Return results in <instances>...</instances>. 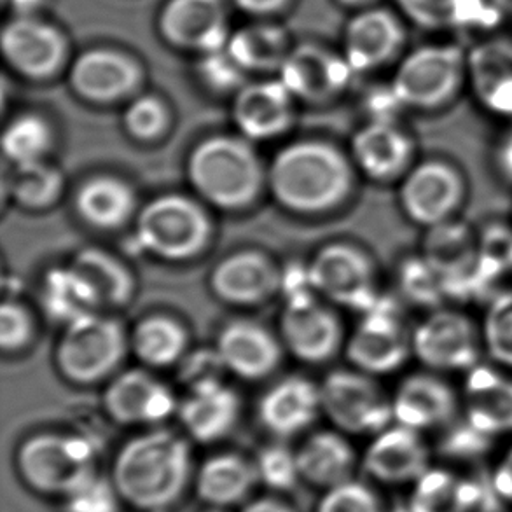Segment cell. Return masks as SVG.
<instances>
[{
    "instance_id": "38",
    "label": "cell",
    "mask_w": 512,
    "mask_h": 512,
    "mask_svg": "<svg viewBox=\"0 0 512 512\" xmlns=\"http://www.w3.org/2000/svg\"><path fill=\"white\" fill-rule=\"evenodd\" d=\"M76 268L97 294L100 308H121L132 301L137 282L125 261L111 252L97 247H86L72 257Z\"/></svg>"
},
{
    "instance_id": "20",
    "label": "cell",
    "mask_w": 512,
    "mask_h": 512,
    "mask_svg": "<svg viewBox=\"0 0 512 512\" xmlns=\"http://www.w3.org/2000/svg\"><path fill=\"white\" fill-rule=\"evenodd\" d=\"M355 76L343 53H336L319 42L296 44L278 72L280 81L294 98L310 105L338 100Z\"/></svg>"
},
{
    "instance_id": "45",
    "label": "cell",
    "mask_w": 512,
    "mask_h": 512,
    "mask_svg": "<svg viewBox=\"0 0 512 512\" xmlns=\"http://www.w3.org/2000/svg\"><path fill=\"white\" fill-rule=\"evenodd\" d=\"M257 479L275 492H291L301 479L298 453L285 444H268L254 460Z\"/></svg>"
},
{
    "instance_id": "53",
    "label": "cell",
    "mask_w": 512,
    "mask_h": 512,
    "mask_svg": "<svg viewBox=\"0 0 512 512\" xmlns=\"http://www.w3.org/2000/svg\"><path fill=\"white\" fill-rule=\"evenodd\" d=\"M294 0H231V4L240 9L252 20H275L292 6Z\"/></svg>"
},
{
    "instance_id": "9",
    "label": "cell",
    "mask_w": 512,
    "mask_h": 512,
    "mask_svg": "<svg viewBox=\"0 0 512 512\" xmlns=\"http://www.w3.org/2000/svg\"><path fill=\"white\" fill-rule=\"evenodd\" d=\"M413 359L434 373L465 374L485 357L481 322L458 305L423 312L411 334Z\"/></svg>"
},
{
    "instance_id": "54",
    "label": "cell",
    "mask_w": 512,
    "mask_h": 512,
    "mask_svg": "<svg viewBox=\"0 0 512 512\" xmlns=\"http://www.w3.org/2000/svg\"><path fill=\"white\" fill-rule=\"evenodd\" d=\"M490 485L499 499L512 506V444L493 465Z\"/></svg>"
},
{
    "instance_id": "41",
    "label": "cell",
    "mask_w": 512,
    "mask_h": 512,
    "mask_svg": "<svg viewBox=\"0 0 512 512\" xmlns=\"http://www.w3.org/2000/svg\"><path fill=\"white\" fill-rule=\"evenodd\" d=\"M9 193L21 208L41 212L60 201L65 193V177L48 160L16 165L9 177Z\"/></svg>"
},
{
    "instance_id": "6",
    "label": "cell",
    "mask_w": 512,
    "mask_h": 512,
    "mask_svg": "<svg viewBox=\"0 0 512 512\" xmlns=\"http://www.w3.org/2000/svg\"><path fill=\"white\" fill-rule=\"evenodd\" d=\"M471 184L464 168L448 156H420L397 184L402 215L422 231L457 221L469 203Z\"/></svg>"
},
{
    "instance_id": "10",
    "label": "cell",
    "mask_w": 512,
    "mask_h": 512,
    "mask_svg": "<svg viewBox=\"0 0 512 512\" xmlns=\"http://www.w3.org/2000/svg\"><path fill=\"white\" fill-rule=\"evenodd\" d=\"M413 327L408 326L401 301L381 294L346 340L350 366L374 378L399 373L413 359Z\"/></svg>"
},
{
    "instance_id": "2",
    "label": "cell",
    "mask_w": 512,
    "mask_h": 512,
    "mask_svg": "<svg viewBox=\"0 0 512 512\" xmlns=\"http://www.w3.org/2000/svg\"><path fill=\"white\" fill-rule=\"evenodd\" d=\"M193 474L186 437L154 427L121 446L112 465V483L121 500L140 512L165 511L182 497Z\"/></svg>"
},
{
    "instance_id": "5",
    "label": "cell",
    "mask_w": 512,
    "mask_h": 512,
    "mask_svg": "<svg viewBox=\"0 0 512 512\" xmlns=\"http://www.w3.org/2000/svg\"><path fill=\"white\" fill-rule=\"evenodd\" d=\"M402 109L439 114L467 90V49L455 42H432L411 49L395 63L390 81Z\"/></svg>"
},
{
    "instance_id": "33",
    "label": "cell",
    "mask_w": 512,
    "mask_h": 512,
    "mask_svg": "<svg viewBox=\"0 0 512 512\" xmlns=\"http://www.w3.org/2000/svg\"><path fill=\"white\" fill-rule=\"evenodd\" d=\"M289 30L275 20H252L229 35L226 49L249 76L280 72L294 49Z\"/></svg>"
},
{
    "instance_id": "31",
    "label": "cell",
    "mask_w": 512,
    "mask_h": 512,
    "mask_svg": "<svg viewBox=\"0 0 512 512\" xmlns=\"http://www.w3.org/2000/svg\"><path fill=\"white\" fill-rule=\"evenodd\" d=\"M402 18L427 32H493L500 16L492 0H394Z\"/></svg>"
},
{
    "instance_id": "42",
    "label": "cell",
    "mask_w": 512,
    "mask_h": 512,
    "mask_svg": "<svg viewBox=\"0 0 512 512\" xmlns=\"http://www.w3.org/2000/svg\"><path fill=\"white\" fill-rule=\"evenodd\" d=\"M485 357L512 373V287L495 292L479 319Z\"/></svg>"
},
{
    "instance_id": "49",
    "label": "cell",
    "mask_w": 512,
    "mask_h": 512,
    "mask_svg": "<svg viewBox=\"0 0 512 512\" xmlns=\"http://www.w3.org/2000/svg\"><path fill=\"white\" fill-rule=\"evenodd\" d=\"M177 367V376L186 385L187 390L224 381V374L228 373L221 353L217 352L215 346L187 352Z\"/></svg>"
},
{
    "instance_id": "48",
    "label": "cell",
    "mask_w": 512,
    "mask_h": 512,
    "mask_svg": "<svg viewBox=\"0 0 512 512\" xmlns=\"http://www.w3.org/2000/svg\"><path fill=\"white\" fill-rule=\"evenodd\" d=\"M315 512H383L380 499L371 486L348 479L326 490Z\"/></svg>"
},
{
    "instance_id": "51",
    "label": "cell",
    "mask_w": 512,
    "mask_h": 512,
    "mask_svg": "<svg viewBox=\"0 0 512 512\" xmlns=\"http://www.w3.org/2000/svg\"><path fill=\"white\" fill-rule=\"evenodd\" d=\"M493 439L483 436L481 432L472 429L469 423L460 416L457 422L451 423L444 429L443 451L448 457L474 458L485 453Z\"/></svg>"
},
{
    "instance_id": "8",
    "label": "cell",
    "mask_w": 512,
    "mask_h": 512,
    "mask_svg": "<svg viewBox=\"0 0 512 512\" xmlns=\"http://www.w3.org/2000/svg\"><path fill=\"white\" fill-rule=\"evenodd\" d=\"M16 467L30 490L65 499L97 476V448L84 436L37 434L20 444Z\"/></svg>"
},
{
    "instance_id": "39",
    "label": "cell",
    "mask_w": 512,
    "mask_h": 512,
    "mask_svg": "<svg viewBox=\"0 0 512 512\" xmlns=\"http://www.w3.org/2000/svg\"><path fill=\"white\" fill-rule=\"evenodd\" d=\"M474 500L476 488L471 481L448 469L430 467L413 485L408 506L413 512H467Z\"/></svg>"
},
{
    "instance_id": "57",
    "label": "cell",
    "mask_w": 512,
    "mask_h": 512,
    "mask_svg": "<svg viewBox=\"0 0 512 512\" xmlns=\"http://www.w3.org/2000/svg\"><path fill=\"white\" fill-rule=\"evenodd\" d=\"M336 4H340L341 7L346 9H353V11H362L367 7L378 6L380 0H334Z\"/></svg>"
},
{
    "instance_id": "50",
    "label": "cell",
    "mask_w": 512,
    "mask_h": 512,
    "mask_svg": "<svg viewBox=\"0 0 512 512\" xmlns=\"http://www.w3.org/2000/svg\"><path fill=\"white\" fill-rule=\"evenodd\" d=\"M121 502L112 479L97 474L65 497V512H119Z\"/></svg>"
},
{
    "instance_id": "34",
    "label": "cell",
    "mask_w": 512,
    "mask_h": 512,
    "mask_svg": "<svg viewBox=\"0 0 512 512\" xmlns=\"http://www.w3.org/2000/svg\"><path fill=\"white\" fill-rule=\"evenodd\" d=\"M296 453L301 479L324 490L352 479L357 465V453L341 430L315 432Z\"/></svg>"
},
{
    "instance_id": "17",
    "label": "cell",
    "mask_w": 512,
    "mask_h": 512,
    "mask_svg": "<svg viewBox=\"0 0 512 512\" xmlns=\"http://www.w3.org/2000/svg\"><path fill=\"white\" fill-rule=\"evenodd\" d=\"M394 423L416 432L444 430L462 415L460 388L448 376L420 367L399 381L392 394Z\"/></svg>"
},
{
    "instance_id": "40",
    "label": "cell",
    "mask_w": 512,
    "mask_h": 512,
    "mask_svg": "<svg viewBox=\"0 0 512 512\" xmlns=\"http://www.w3.org/2000/svg\"><path fill=\"white\" fill-rule=\"evenodd\" d=\"M53 147V125L37 112L16 114L4 128L2 151L13 167L46 161Z\"/></svg>"
},
{
    "instance_id": "27",
    "label": "cell",
    "mask_w": 512,
    "mask_h": 512,
    "mask_svg": "<svg viewBox=\"0 0 512 512\" xmlns=\"http://www.w3.org/2000/svg\"><path fill=\"white\" fill-rule=\"evenodd\" d=\"M282 268L257 250H240L215 264L210 289L215 298L231 306H259L280 294Z\"/></svg>"
},
{
    "instance_id": "29",
    "label": "cell",
    "mask_w": 512,
    "mask_h": 512,
    "mask_svg": "<svg viewBox=\"0 0 512 512\" xmlns=\"http://www.w3.org/2000/svg\"><path fill=\"white\" fill-rule=\"evenodd\" d=\"M228 373L245 381H259L277 371L284 359V343L254 320H233L222 327L215 343Z\"/></svg>"
},
{
    "instance_id": "26",
    "label": "cell",
    "mask_w": 512,
    "mask_h": 512,
    "mask_svg": "<svg viewBox=\"0 0 512 512\" xmlns=\"http://www.w3.org/2000/svg\"><path fill=\"white\" fill-rule=\"evenodd\" d=\"M362 465L381 485H415L432 467V451L422 432L392 423L373 436Z\"/></svg>"
},
{
    "instance_id": "21",
    "label": "cell",
    "mask_w": 512,
    "mask_h": 512,
    "mask_svg": "<svg viewBox=\"0 0 512 512\" xmlns=\"http://www.w3.org/2000/svg\"><path fill=\"white\" fill-rule=\"evenodd\" d=\"M156 28L170 48L196 56L226 48L233 32L224 0H167Z\"/></svg>"
},
{
    "instance_id": "13",
    "label": "cell",
    "mask_w": 512,
    "mask_h": 512,
    "mask_svg": "<svg viewBox=\"0 0 512 512\" xmlns=\"http://www.w3.org/2000/svg\"><path fill=\"white\" fill-rule=\"evenodd\" d=\"M7 67L32 83H46L69 70L70 41L62 28L37 14H14L0 34Z\"/></svg>"
},
{
    "instance_id": "28",
    "label": "cell",
    "mask_w": 512,
    "mask_h": 512,
    "mask_svg": "<svg viewBox=\"0 0 512 512\" xmlns=\"http://www.w3.org/2000/svg\"><path fill=\"white\" fill-rule=\"evenodd\" d=\"M322 413L320 385L305 376H285L261 395L257 416L264 429L277 439L303 434Z\"/></svg>"
},
{
    "instance_id": "4",
    "label": "cell",
    "mask_w": 512,
    "mask_h": 512,
    "mask_svg": "<svg viewBox=\"0 0 512 512\" xmlns=\"http://www.w3.org/2000/svg\"><path fill=\"white\" fill-rule=\"evenodd\" d=\"M214 221L200 198L161 194L147 201L135 219L133 245L167 263L193 261L212 245Z\"/></svg>"
},
{
    "instance_id": "23",
    "label": "cell",
    "mask_w": 512,
    "mask_h": 512,
    "mask_svg": "<svg viewBox=\"0 0 512 512\" xmlns=\"http://www.w3.org/2000/svg\"><path fill=\"white\" fill-rule=\"evenodd\" d=\"M280 340L285 348L305 364H326L346 345L340 315L320 298L285 305L280 319Z\"/></svg>"
},
{
    "instance_id": "25",
    "label": "cell",
    "mask_w": 512,
    "mask_h": 512,
    "mask_svg": "<svg viewBox=\"0 0 512 512\" xmlns=\"http://www.w3.org/2000/svg\"><path fill=\"white\" fill-rule=\"evenodd\" d=\"M462 418L490 439L512 436V373L490 360L464 374Z\"/></svg>"
},
{
    "instance_id": "55",
    "label": "cell",
    "mask_w": 512,
    "mask_h": 512,
    "mask_svg": "<svg viewBox=\"0 0 512 512\" xmlns=\"http://www.w3.org/2000/svg\"><path fill=\"white\" fill-rule=\"evenodd\" d=\"M493 167L500 179L512 186V128L500 137L493 151Z\"/></svg>"
},
{
    "instance_id": "56",
    "label": "cell",
    "mask_w": 512,
    "mask_h": 512,
    "mask_svg": "<svg viewBox=\"0 0 512 512\" xmlns=\"http://www.w3.org/2000/svg\"><path fill=\"white\" fill-rule=\"evenodd\" d=\"M242 512H296L291 506L277 499H257L243 507Z\"/></svg>"
},
{
    "instance_id": "18",
    "label": "cell",
    "mask_w": 512,
    "mask_h": 512,
    "mask_svg": "<svg viewBox=\"0 0 512 512\" xmlns=\"http://www.w3.org/2000/svg\"><path fill=\"white\" fill-rule=\"evenodd\" d=\"M348 154L357 172L378 184H399L420 158L413 133L397 119H369L353 133Z\"/></svg>"
},
{
    "instance_id": "14",
    "label": "cell",
    "mask_w": 512,
    "mask_h": 512,
    "mask_svg": "<svg viewBox=\"0 0 512 512\" xmlns=\"http://www.w3.org/2000/svg\"><path fill=\"white\" fill-rule=\"evenodd\" d=\"M70 90L90 105L126 104L142 93L146 69L137 56L114 46H93L69 65Z\"/></svg>"
},
{
    "instance_id": "59",
    "label": "cell",
    "mask_w": 512,
    "mask_h": 512,
    "mask_svg": "<svg viewBox=\"0 0 512 512\" xmlns=\"http://www.w3.org/2000/svg\"><path fill=\"white\" fill-rule=\"evenodd\" d=\"M203 512H224V509H221V507H212V509H207V511Z\"/></svg>"
},
{
    "instance_id": "44",
    "label": "cell",
    "mask_w": 512,
    "mask_h": 512,
    "mask_svg": "<svg viewBox=\"0 0 512 512\" xmlns=\"http://www.w3.org/2000/svg\"><path fill=\"white\" fill-rule=\"evenodd\" d=\"M173 114L167 100L153 93H139L126 102L123 128L128 137L140 144H153L163 139L172 128Z\"/></svg>"
},
{
    "instance_id": "37",
    "label": "cell",
    "mask_w": 512,
    "mask_h": 512,
    "mask_svg": "<svg viewBox=\"0 0 512 512\" xmlns=\"http://www.w3.org/2000/svg\"><path fill=\"white\" fill-rule=\"evenodd\" d=\"M130 350L147 369L179 366L189 352V333L179 320L165 313H153L133 327Z\"/></svg>"
},
{
    "instance_id": "15",
    "label": "cell",
    "mask_w": 512,
    "mask_h": 512,
    "mask_svg": "<svg viewBox=\"0 0 512 512\" xmlns=\"http://www.w3.org/2000/svg\"><path fill=\"white\" fill-rule=\"evenodd\" d=\"M408 42L406 20L399 11L373 6L355 11L343 30L341 53L353 72L371 74L397 63Z\"/></svg>"
},
{
    "instance_id": "52",
    "label": "cell",
    "mask_w": 512,
    "mask_h": 512,
    "mask_svg": "<svg viewBox=\"0 0 512 512\" xmlns=\"http://www.w3.org/2000/svg\"><path fill=\"white\" fill-rule=\"evenodd\" d=\"M280 296L284 298L285 305H299V303L320 298L319 292L313 285L308 263H291L282 268Z\"/></svg>"
},
{
    "instance_id": "24",
    "label": "cell",
    "mask_w": 512,
    "mask_h": 512,
    "mask_svg": "<svg viewBox=\"0 0 512 512\" xmlns=\"http://www.w3.org/2000/svg\"><path fill=\"white\" fill-rule=\"evenodd\" d=\"M467 90L488 116L512 123L511 35H486L467 49Z\"/></svg>"
},
{
    "instance_id": "43",
    "label": "cell",
    "mask_w": 512,
    "mask_h": 512,
    "mask_svg": "<svg viewBox=\"0 0 512 512\" xmlns=\"http://www.w3.org/2000/svg\"><path fill=\"white\" fill-rule=\"evenodd\" d=\"M397 287L404 303L422 308L423 312L446 305L448 301L441 278L422 252L402 259L397 268Z\"/></svg>"
},
{
    "instance_id": "47",
    "label": "cell",
    "mask_w": 512,
    "mask_h": 512,
    "mask_svg": "<svg viewBox=\"0 0 512 512\" xmlns=\"http://www.w3.org/2000/svg\"><path fill=\"white\" fill-rule=\"evenodd\" d=\"M35 336V319L27 306L6 299L0 308V346L6 353L25 350Z\"/></svg>"
},
{
    "instance_id": "16",
    "label": "cell",
    "mask_w": 512,
    "mask_h": 512,
    "mask_svg": "<svg viewBox=\"0 0 512 512\" xmlns=\"http://www.w3.org/2000/svg\"><path fill=\"white\" fill-rule=\"evenodd\" d=\"M423 257L429 261L441 282L448 301L478 296L479 231L462 219L423 231Z\"/></svg>"
},
{
    "instance_id": "32",
    "label": "cell",
    "mask_w": 512,
    "mask_h": 512,
    "mask_svg": "<svg viewBox=\"0 0 512 512\" xmlns=\"http://www.w3.org/2000/svg\"><path fill=\"white\" fill-rule=\"evenodd\" d=\"M76 214L95 231H118L137 219L139 198L125 179L116 175H95L77 187Z\"/></svg>"
},
{
    "instance_id": "22",
    "label": "cell",
    "mask_w": 512,
    "mask_h": 512,
    "mask_svg": "<svg viewBox=\"0 0 512 512\" xmlns=\"http://www.w3.org/2000/svg\"><path fill=\"white\" fill-rule=\"evenodd\" d=\"M296 104L280 77L249 81L233 97L231 116L236 130L250 142L282 137L296 123Z\"/></svg>"
},
{
    "instance_id": "35",
    "label": "cell",
    "mask_w": 512,
    "mask_h": 512,
    "mask_svg": "<svg viewBox=\"0 0 512 512\" xmlns=\"http://www.w3.org/2000/svg\"><path fill=\"white\" fill-rule=\"evenodd\" d=\"M257 481L254 462L238 453H217L198 469L196 492L208 506L224 509L247 499Z\"/></svg>"
},
{
    "instance_id": "7",
    "label": "cell",
    "mask_w": 512,
    "mask_h": 512,
    "mask_svg": "<svg viewBox=\"0 0 512 512\" xmlns=\"http://www.w3.org/2000/svg\"><path fill=\"white\" fill-rule=\"evenodd\" d=\"M130 352V334L114 317L95 312L63 327L55 362L65 380L90 387L111 380Z\"/></svg>"
},
{
    "instance_id": "19",
    "label": "cell",
    "mask_w": 512,
    "mask_h": 512,
    "mask_svg": "<svg viewBox=\"0 0 512 512\" xmlns=\"http://www.w3.org/2000/svg\"><path fill=\"white\" fill-rule=\"evenodd\" d=\"M104 409L121 427H161L177 413L179 401L151 369L137 367L112 376L104 392Z\"/></svg>"
},
{
    "instance_id": "46",
    "label": "cell",
    "mask_w": 512,
    "mask_h": 512,
    "mask_svg": "<svg viewBox=\"0 0 512 512\" xmlns=\"http://www.w3.org/2000/svg\"><path fill=\"white\" fill-rule=\"evenodd\" d=\"M196 74L201 84L214 95H233L249 83L247 72L229 55L228 49L198 56Z\"/></svg>"
},
{
    "instance_id": "36",
    "label": "cell",
    "mask_w": 512,
    "mask_h": 512,
    "mask_svg": "<svg viewBox=\"0 0 512 512\" xmlns=\"http://www.w3.org/2000/svg\"><path fill=\"white\" fill-rule=\"evenodd\" d=\"M39 299L44 315L51 322L62 324L63 327L102 310L91 285L70 263L46 271L42 278Z\"/></svg>"
},
{
    "instance_id": "58",
    "label": "cell",
    "mask_w": 512,
    "mask_h": 512,
    "mask_svg": "<svg viewBox=\"0 0 512 512\" xmlns=\"http://www.w3.org/2000/svg\"><path fill=\"white\" fill-rule=\"evenodd\" d=\"M504 20H512V0H492Z\"/></svg>"
},
{
    "instance_id": "1",
    "label": "cell",
    "mask_w": 512,
    "mask_h": 512,
    "mask_svg": "<svg viewBox=\"0 0 512 512\" xmlns=\"http://www.w3.org/2000/svg\"><path fill=\"white\" fill-rule=\"evenodd\" d=\"M357 173L350 154L331 142L296 140L268 165V191L287 212L320 217L350 201Z\"/></svg>"
},
{
    "instance_id": "3",
    "label": "cell",
    "mask_w": 512,
    "mask_h": 512,
    "mask_svg": "<svg viewBox=\"0 0 512 512\" xmlns=\"http://www.w3.org/2000/svg\"><path fill=\"white\" fill-rule=\"evenodd\" d=\"M186 172L198 198L222 212H243L268 189V165L240 133L201 140L187 158Z\"/></svg>"
},
{
    "instance_id": "12",
    "label": "cell",
    "mask_w": 512,
    "mask_h": 512,
    "mask_svg": "<svg viewBox=\"0 0 512 512\" xmlns=\"http://www.w3.org/2000/svg\"><path fill=\"white\" fill-rule=\"evenodd\" d=\"M308 266L320 298L359 315L383 294L378 266L355 243H327L317 250Z\"/></svg>"
},
{
    "instance_id": "30",
    "label": "cell",
    "mask_w": 512,
    "mask_h": 512,
    "mask_svg": "<svg viewBox=\"0 0 512 512\" xmlns=\"http://www.w3.org/2000/svg\"><path fill=\"white\" fill-rule=\"evenodd\" d=\"M187 436L200 444H212L229 436L242 415V399L224 381L187 390L177 409Z\"/></svg>"
},
{
    "instance_id": "11",
    "label": "cell",
    "mask_w": 512,
    "mask_h": 512,
    "mask_svg": "<svg viewBox=\"0 0 512 512\" xmlns=\"http://www.w3.org/2000/svg\"><path fill=\"white\" fill-rule=\"evenodd\" d=\"M322 413L343 434L376 436L394 423L392 395L378 378L355 367L336 369L320 383Z\"/></svg>"
}]
</instances>
